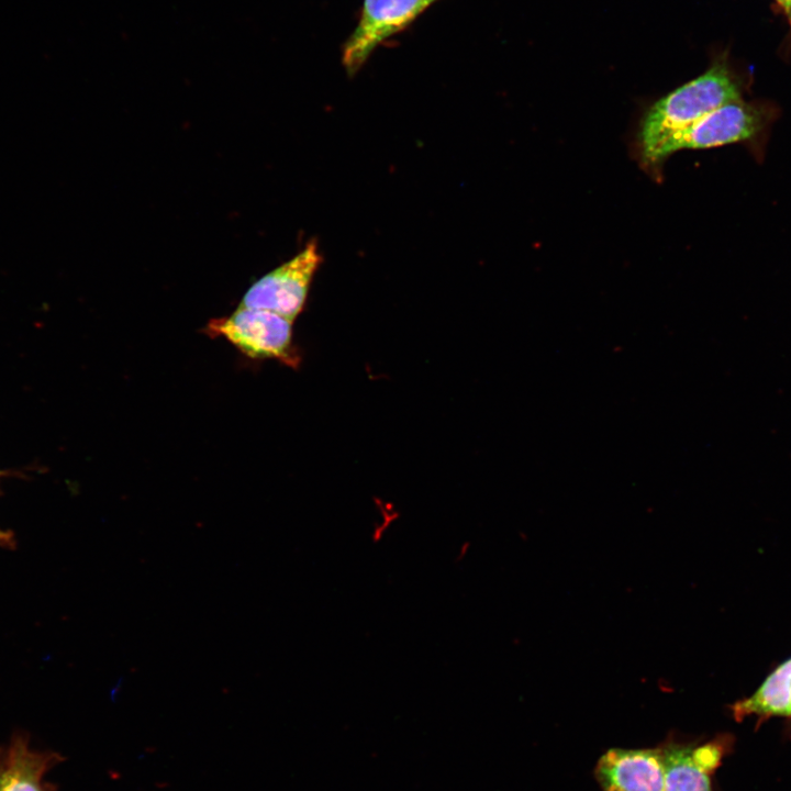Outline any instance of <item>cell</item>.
<instances>
[{
  "label": "cell",
  "mask_w": 791,
  "mask_h": 791,
  "mask_svg": "<svg viewBox=\"0 0 791 791\" xmlns=\"http://www.w3.org/2000/svg\"><path fill=\"white\" fill-rule=\"evenodd\" d=\"M742 100L740 87L726 62H715L705 73L657 100L645 113L637 134L643 159L655 165L662 144L721 105Z\"/></svg>",
  "instance_id": "obj_1"
},
{
  "label": "cell",
  "mask_w": 791,
  "mask_h": 791,
  "mask_svg": "<svg viewBox=\"0 0 791 791\" xmlns=\"http://www.w3.org/2000/svg\"><path fill=\"white\" fill-rule=\"evenodd\" d=\"M203 332L225 338L253 359H275L293 369L301 360L292 339V321L267 310L238 307L227 316L210 320Z\"/></svg>",
  "instance_id": "obj_2"
},
{
  "label": "cell",
  "mask_w": 791,
  "mask_h": 791,
  "mask_svg": "<svg viewBox=\"0 0 791 791\" xmlns=\"http://www.w3.org/2000/svg\"><path fill=\"white\" fill-rule=\"evenodd\" d=\"M770 114L764 105L737 100L705 114L669 137L655 157V165L681 149H705L749 141L764 131Z\"/></svg>",
  "instance_id": "obj_3"
},
{
  "label": "cell",
  "mask_w": 791,
  "mask_h": 791,
  "mask_svg": "<svg viewBox=\"0 0 791 791\" xmlns=\"http://www.w3.org/2000/svg\"><path fill=\"white\" fill-rule=\"evenodd\" d=\"M321 263L319 247L312 241L293 258L254 282L238 307L267 310L293 322L305 305Z\"/></svg>",
  "instance_id": "obj_4"
},
{
  "label": "cell",
  "mask_w": 791,
  "mask_h": 791,
  "mask_svg": "<svg viewBox=\"0 0 791 791\" xmlns=\"http://www.w3.org/2000/svg\"><path fill=\"white\" fill-rule=\"evenodd\" d=\"M438 0H364L358 23L343 47V65L354 76L386 40L404 30Z\"/></svg>",
  "instance_id": "obj_5"
},
{
  "label": "cell",
  "mask_w": 791,
  "mask_h": 791,
  "mask_svg": "<svg viewBox=\"0 0 791 791\" xmlns=\"http://www.w3.org/2000/svg\"><path fill=\"white\" fill-rule=\"evenodd\" d=\"M594 776L603 791H665L661 747L611 748L599 758Z\"/></svg>",
  "instance_id": "obj_6"
},
{
  "label": "cell",
  "mask_w": 791,
  "mask_h": 791,
  "mask_svg": "<svg viewBox=\"0 0 791 791\" xmlns=\"http://www.w3.org/2000/svg\"><path fill=\"white\" fill-rule=\"evenodd\" d=\"M791 698V658L778 666L757 691L732 705L736 721L756 715L759 721L786 716Z\"/></svg>",
  "instance_id": "obj_7"
},
{
  "label": "cell",
  "mask_w": 791,
  "mask_h": 791,
  "mask_svg": "<svg viewBox=\"0 0 791 791\" xmlns=\"http://www.w3.org/2000/svg\"><path fill=\"white\" fill-rule=\"evenodd\" d=\"M48 764L47 756L31 751L21 738L14 739L0 759V791H42Z\"/></svg>",
  "instance_id": "obj_8"
},
{
  "label": "cell",
  "mask_w": 791,
  "mask_h": 791,
  "mask_svg": "<svg viewBox=\"0 0 791 791\" xmlns=\"http://www.w3.org/2000/svg\"><path fill=\"white\" fill-rule=\"evenodd\" d=\"M693 745L675 738H668L660 745L665 791H713L711 775L694 761Z\"/></svg>",
  "instance_id": "obj_9"
},
{
  "label": "cell",
  "mask_w": 791,
  "mask_h": 791,
  "mask_svg": "<svg viewBox=\"0 0 791 791\" xmlns=\"http://www.w3.org/2000/svg\"><path fill=\"white\" fill-rule=\"evenodd\" d=\"M729 747V736H718L702 745H693L694 761L708 773L712 775L721 765L726 749Z\"/></svg>",
  "instance_id": "obj_10"
},
{
  "label": "cell",
  "mask_w": 791,
  "mask_h": 791,
  "mask_svg": "<svg viewBox=\"0 0 791 791\" xmlns=\"http://www.w3.org/2000/svg\"><path fill=\"white\" fill-rule=\"evenodd\" d=\"M0 545L12 547L14 545V538L13 535L4 530L0 528Z\"/></svg>",
  "instance_id": "obj_11"
},
{
  "label": "cell",
  "mask_w": 791,
  "mask_h": 791,
  "mask_svg": "<svg viewBox=\"0 0 791 791\" xmlns=\"http://www.w3.org/2000/svg\"><path fill=\"white\" fill-rule=\"evenodd\" d=\"M781 8L783 9L784 13L788 16L790 26H791V0H776Z\"/></svg>",
  "instance_id": "obj_12"
},
{
  "label": "cell",
  "mask_w": 791,
  "mask_h": 791,
  "mask_svg": "<svg viewBox=\"0 0 791 791\" xmlns=\"http://www.w3.org/2000/svg\"><path fill=\"white\" fill-rule=\"evenodd\" d=\"M786 716L791 717V698H790V702H789V706H788V711H787V715H786Z\"/></svg>",
  "instance_id": "obj_13"
},
{
  "label": "cell",
  "mask_w": 791,
  "mask_h": 791,
  "mask_svg": "<svg viewBox=\"0 0 791 791\" xmlns=\"http://www.w3.org/2000/svg\"><path fill=\"white\" fill-rule=\"evenodd\" d=\"M0 476H1V471H0Z\"/></svg>",
  "instance_id": "obj_14"
}]
</instances>
